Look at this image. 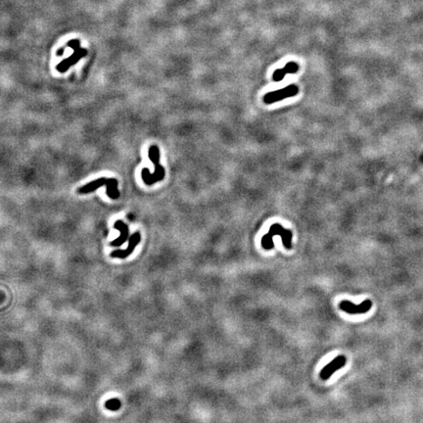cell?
Returning <instances> with one entry per match:
<instances>
[{"label": "cell", "mask_w": 423, "mask_h": 423, "mask_svg": "<svg viewBox=\"0 0 423 423\" xmlns=\"http://www.w3.org/2000/svg\"><path fill=\"white\" fill-rule=\"evenodd\" d=\"M276 235H280L282 237L283 246L287 250L292 249V247H293V245H292V237H293L292 231L289 229H285L280 224H275L271 226L269 233L264 235L262 238V247L265 250H272L275 248V243H274L273 238Z\"/></svg>", "instance_id": "obj_2"}, {"label": "cell", "mask_w": 423, "mask_h": 423, "mask_svg": "<svg viewBox=\"0 0 423 423\" xmlns=\"http://www.w3.org/2000/svg\"><path fill=\"white\" fill-rule=\"evenodd\" d=\"M347 363V359L345 356H338L328 365H326L320 371L319 376L322 380L329 379L334 372L341 369Z\"/></svg>", "instance_id": "obj_6"}, {"label": "cell", "mask_w": 423, "mask_h": 423, "mask_svg": "<svg viewBox=\"0 0 423 423\" xmlns=\"http://www.w3.org/2000/svg\"><path fill=\"white\" fill-rule=\"evenodd\" d=\"M372 307V302L370 300H366L361 304H354L350 301H342L339 304V308L350 314H363L370 310Z\"/></svg>", "instance_id": "obj_5"}, {"label": "cell", "mask_w": 423, "mask_h": 423, "mask_svg": "<svg viewBox=\"0 0 423 423\" xmlns=\"http://www.w3.org/2000/svg\"><path fill=\"white\" fill-rule=\"evenodd\" d=\"M148 157L151 160V162L154 164V168H155L154 173H150L149 169L147 168H144L141 171V175L145 184L153 185L154 183L163 180L166 174V170L164 167L160 164V150L158 146L152 145L149 148Z\"/></svg>", "instance_id": "obj_1"}, {"label": "cell", "mask_w": 423, "mask_h": 423, "mask_svg": "<svg viewBox=\"0 0 423 423\" xmlns=\"http://www.w3.org/2000/svg\"><path fill=\"white\" fill-rule=\"evenodd\" d=\"M105 407L107 410L112 411V412H116L121 408V402L119 399H111L108 400L105 404Z\"/></svg>", "instance_id": "obj_10"}, {"label": "cell", "mask_w": 423, "mask_h": 423, "mask_svg": "<svg viewBox=\"0 0 423 423\" xmlns=\"http://www.w3.org/2000/svg\"><path fill=\"white\" fill-rule=\"evenodd\" d=\"M103 185H105L107 187L106 193H107V196L109 198L116 200L120 197V192L118 190V180L115 178H106V177L98 178L96 180H93V181L82 186L81 188L78 189V193H80V194L91 193Z\"/></svg>", "instance_id": "obj_3"}, {"label": "cell", "mask_w": 423, "mask_h": 423, "mask_svg": "<svg viewBox=\"0 0 423 423\" xmlns=\"http://www.w3.org/2000/svg\"><path fill=\"white\" fill-rule=\"evenodd\" d=\"M141 236L140 232H136L134 233L130 238H129V246L126 250H115L111 253V257L112 258H117V259H125L128 258L137 248V246L139 245V243L141 242Z\"/></svg>", "instance_id": "obj_7"}, {"label": "cell", "mask_w": 423, "mask_h": 423, "mask_svg": "<svg viewBox=\"0 0 423 423\" xmlns=\"http://www.w3.org/2000/svg\"><path fill=\"white\" fill-rule=\"evenodd\" d=\"M299 93V87L295 85H289L286 87L267 93L264 96V102L266 104H273L283 99L293 97Z\"/></svg>", "instance_id": "obj_4"}, {"label": "cell", "mask_w": 423, "mask_h": 423, "mask_svg": "<svg viewBox=\"0 0 423 423\" xmlns=\"http://www.w3.org/2000/svg\"><path fill=\"white\" fill-rule=\"evenodd\" d=\"M114 228L121 231V236L112 241L110 245L114 247H119L129 240V226L123 221H117L114 225Z\"/></svg>", "instance_id": "obj_8"}, {"label": "cell", "mask_w": 423, "mask_h": 423, "mask_svg": "<svg viewBox=\"0 0 423 423\" xmlns=\"http://www.w3.org/2000/svg\"><path fill=\"white\" fill-rule=\"evenodd\" d=\"M299 71V65L296 62H288L286 66L282 69H278L274 75L273 80L275 82H282L285 75L287 74H296Z\"/></svg>", "instance_id": "obj_9"}]
</instances>
